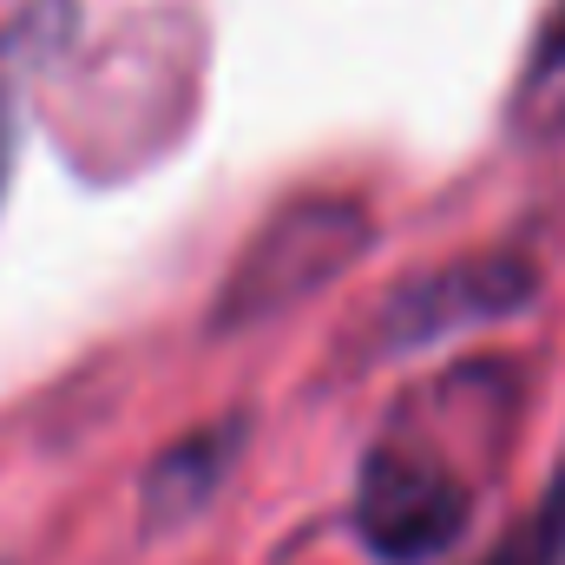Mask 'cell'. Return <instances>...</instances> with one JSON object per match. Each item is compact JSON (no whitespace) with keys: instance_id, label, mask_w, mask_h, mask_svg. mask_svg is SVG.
Instances as JSON below:
<instances>
[{"instance_id":"6da1fadb","label":"cell","mask_w":565,"mask_h":565,"mask_svg":"<svg viewBox=\"0 0 565 565\" xmlns=\"http://www.w3.org/2000/svg\"><path fill=\"white\" fill-rule=\"evenodd\" d=\"M467 487L408 447H375L355 487V533L375 559L388 565H427L440 559L460 533H467Z\"/></svg>"},{"instance_id":"7a4b0ae2","label":"cell","mask_w":565,"mask_h":565,"mask_svg":"<svg viewBox=\"0 0 565 565\" xmlns=\"http://www.w3.org/2000/svg\"><path fill=\"white\" fill-rule=\"evenodd\" d=\"M362 250V211L355 204H302L270 224V237L244 257L237 282L224 289V322H244V316H270L277 302L316 289L322 277H335L349 257Z\"/></svg>"},{"instance_id":"3957f363","label":"cell","mask_w":565,"mask_h":565,"mask_svg":"<svg viewBox=\"0 0 565 565\" xmlns=\"http://www.w3.org/2000/svg\"><path fill=\"white\" fill-rule=\"evenodd\" d=\"M533 296V270L520 264H460V270H440V277L408 282L388 316H382V335L388 342H434L460 322H487V316H513L520 302Z\"/></svg>"},{"instance_id":"277c9868","label":"cell","mask_w":565,"mask_h":565,"mask_svg":"<svg viewBox=\"0 0 565 565\" xmlns=\"http://www.w3.org/2000/svg\"><path fill=\"white\" fill-rule=\"evenodd\" d=\"M520 119H526L533 139L565 132V7L559 20L540 33V53H533L526 79H520Z\"/></svg>"},{"instance_id":"5b68a950","label":"cell","mask_w":565,"mask_h":565,"mask_svg":"<svg viewBox=\"0 0 565 565\" xmlns=\"http://www.w3.org/2000/svg\"><path fill=\"white\" fill-rule=\"evenodd\" d=\"M480 565H565V473H559V487L540 500V513L520 533H507L500 553Z\"/></svg>"},{"instance_id":"8992f818","label":"cell","mask_w":565,"mask_h":565,"mask_svg":"<svg viewBox=\"0 0 565 565\" xmlns=\"http://www.w3.org/2000/svg\"><path fill=\"white\" fill-rule=\"evenodd\" d=\"M7 145H13V119H7V86H0V184H7Z\"/></svg>"}]
</instances>
